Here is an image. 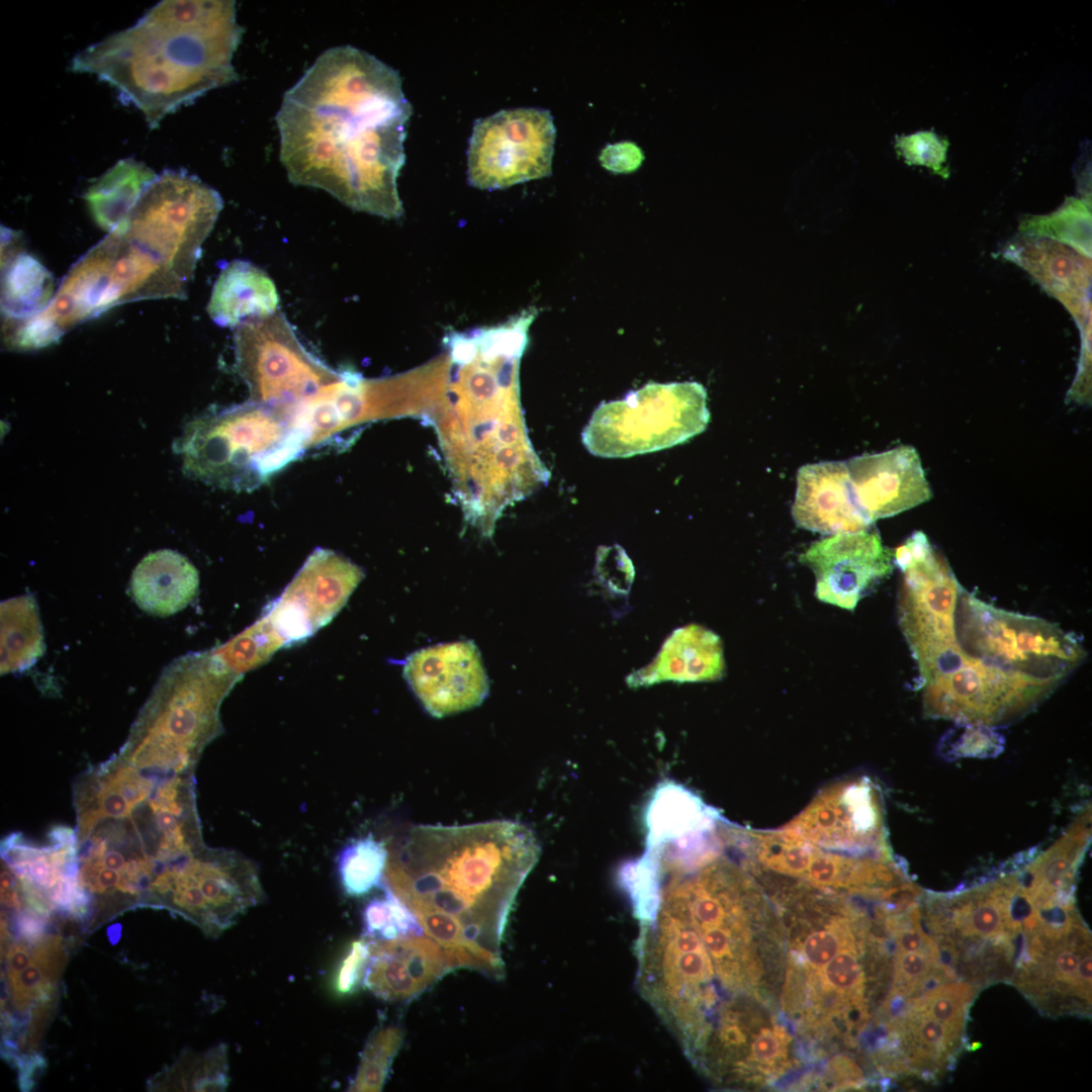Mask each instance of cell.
<instances>
[{"label": "cell", "mask_w": 1092, "mask_h": 1092, "mask_svg": "<svg viewBox=\"0 0 1092 1092\" xmlns=\"http://www.w3.org/2000/svg\"><path fill=\"white\" fill-rule=\"evenodd\" d=\"M902 573L899 624L928 717L1008 724L1044 701L1086 658L1074 633L969 593L938 553L913 560Z\"/></svg>", "instance_id": "6da1fadb"}, {"label": "cell", "mask_w": 1092, "mask_h": 1092, "mask_svg": "<svg viewBox=\"0 0 1092 1092\" xmlns=\"http://www.w3.org/2000/svg\"><path fill=\"white\" fill-rule=\"evenodd\" d=\"M412 105L398 72L352 46L321 54L288 89L275 116L288 180L346 206L395 219Z\"/></svg>", "instance_id": "7a4b0ae2"}, {"label": "cell", "mask_w": 1092, "mask_h": 1092, "mask_svg": "<svg viewBox=\"0 0 1092 1092\" xmlns=\"http://www.w3.org/2000/svg\"><path fill=\"white\" fill-rule=\"evenodd\" d=\"M383 884L444 949L453 969L499 980L510 912L540 855L521 822L412 825L389 845Z\"/></svg>", "instance_id": "3957f363"}, {"label": "cell", "mask_w": 1092, "mask_h": 1092, "mask_svg": "<svg viewBox=\"0 0 1092 1092\" xmlns=\"http://www.w3.org/2000/svg\"><path fill=\"white\" fill-rule=\"evenodd\" d=\"M527 341L508 324L449 332L422 408L437 420L465 516L484 535L506 506L548 477L520 404L519 365Z\"/></svg>", "instance_id": "277c9868"}, {"label": "cell", "mask_w": 1092, "mask_h": 1092, "mask_svg": "<svg viewBox=\"0 0 1092 1092\" xmlns=\"http://www.w3.org/2000/svg\"><path fill=\"white\" fill-rule=\"evenodd\" d=\"M244 28L233 0H164L132 26L90 44L70 70L96 76L156 128L168 114L233 84Z\"/></svg>", "instance_id": "5b68a950"}, {"label": "cell", "mask_w": 1092, "mask_h": 1092, "mask_svg": "<svg viewBox=\"0 0 1092 1092\" xmlns=\"http://www.w3.org/2000/svg\"><path fill=\"white\" fill-rule=\"evenodd\" d=\"M78 931L68 917L1 910L2 1046L21 1083H32L42 1069V1037Z\"/></svg>", "instance_id": "8992f818"}, {"label": "cell", "mask_w": 1092, "mask_h": 1092, "mask_svg": "<svg viewBox=\"0 0 1092 1092\" xmlns=\"http://www.w3.org/2000/svg\"><path fill=\"white\" fill-rule=\"evenodd\" d=\"M178 446L189 477L234 490L254 489L307 448L293 408L249 400L194 419Z\"/></svg>", "instance_id": "52a82bcc"}, {"label": "cell", "mask_w": 1092, "mask_h": 1092, "mask_svg": "<svg viewBox=\"0 0 1092 1092\" xmlns=\"http://www.w3.org/2000/svg\"><path fill=\"white\" fill-rule=\"evenodd\" d=\"M242 677L217 654L183 658L170 684L136 722L118 756L144 769L194 771L205 746L222 730L221 702Z\"/></svg>", "instance_id": "ba28073f"}, {"label": "cell", "mask_w": 1092, "mask_h": 1092, "mask_svg": "<svg viewBox=\"0 0 1092 1092\" xmlns=\"http://www.w3.org/2000/svg\"><path fill=\"white\" fill-rule=\"evenodd\" d=\"M705 388L697 382L650 383L625 399L602 403L582 432L587 450L619 458L681 444L710 421Z\"/></svg>", "instance_id": "9c48e42d"}, {"label": "cell", "mask_w": 1092, "mask_h": 1092, "mask_svg": "<svg viewBox=\"0 0 1092 1092\" xmlns=\"http://www.w3.org/2000/svg\"><path fill=\"white\" fill-rule=\"evenodd\" d=\"M223 206L220 194L184 169H167L115 229L150 249L186 285Z\"/></svg>", "instance_id": "30bf717a"}, {"label": "cell", "mask_w": 1092, "mask_h": 1092, "mask_svg": "<svg viewBox=\"0 0 1092 1092\" xmlns=\"http://www.w3.org/2000/svg\"><path fill=\"white\" fill-rule=\"evenodd\" d=\"M187 287L152 251L114 229L70 269L58 297L82 323L128 301L184 298Z\"/></svg>", "instance_id": "8fae6325"}, {"label": "cell", "mask_w": 1092, "mask_h": 1092, "mask_svg": "<svg viewBox=\"0 0 1092 1092\" xmlns=\"http://www.w3.org/2000/svg\"><path fill=\"white\" fill-rule=\"evenodd\" d=\"M236 367L249 401L292 408L338 381L336 371L302 344L282 311L251 318L235 329Z\"/></svg>", "instance_id": "7c38bea8"}, {"label": "cell", "mask_w": 1092, "mask_h": 1092, "mask_svg": "<svg viewBox=\"0 0 1092 1092\" xmlns=\"http://www.w3.org/2000/svg\"><path fill=\"white\" fill-rule=\"evenodd\" d=\"M263 899L253 860L233 849L203 845L169 872L161 909L215 937Z\"/></svg>", "instance_id": "4fadbf2b"}, {"label": "cell", "mask_w": 1092, "mask_h": 1092, "mask_svg": "<svg viewBox=\"0 0 1092 1092\" xmlns=\"http://www.w3.org/2000/svg\"><path fill=\"white\" fill-rule=\"evenodd\" d=\"M741 848L758 866L838 895L878 899L907 878L892 855H855L823 850L782 828L742 829Z\"/></svg>", "instance_id": "5bb4252c"}, {"label": "cell", "mask_w": 1092, "mask_h": 1092, "mask_svg": "<svg viewBox=\"0 0 1092 1092\" xmlns=\"http://www.w3.org/2000/svg\"><path fill=\"white\" fill-rule=\"evenodd\" d=\"M555 139L547 109H505L476 120L467 151L469 184L494 190L551 175Z\"/></svg>", "instance_id": "9a60e30c"}, {"label": "cell", "mask_w": 1092, "mask_h": 1092, "mask_svg": "<svg viewBox=\"0 0 1092 1092\" xmlns=\"http://www.w3.org/2000/svg\"><path fill=\"white\" fill-rule=\"evenodd\" d=\"M1011 981L1048 1015H1090L1091 935L1081 917L1028 933Z\"/></svg>", "instance_id": "2e32d148"}, {"label": "cell", "mask_w": 1092, "mask_h": 1092, "mask_svg": "<svg viewBox=\"0 0 1092 1092\" xmlns=\"http://www.w3.org/2000/svg\"><path fill=\"white\" fill-rule=\"evenodd\" d=\"M782 829L823 850L855 855L891 854L881 796L867 778L841 781L821 791Z\"/></svg>", "instance_id": "e0dca14e"}, {"label": "cell", "mask_w": 1092, "mask_h": 1092, "mask_svg": "<svg viewBox=\"0 0 1092 1092\" xmlns=\"http://www.w3.org/2000/svg\"><path fill=\"white\" fill-rule=\"evenodd\" d=\"M363 577L362 568L348 558L316 548L261 616L286 647L297 644L332 621Z\"/></svg>", "instance_id": "ac0fdd59"}, {"label": "cell", "mask_w": 1092, "mask_h": 1092, "mask_svg": "<svg viewBox=\"0 0 1092 1092\" xmlns=\"http://www.w3.org/2000/svg\"><path fill=\"white\" fill-rule=\"evenodd\" d=\"M799 560L815 574L816 598L853 611L879 580L891 573L892 554L878 532L835 534L809 546Z\"/></svg>", "instance_id": "d6986e66"}, {"label": "cell", "mask_w": 1092, "mask_h": 1092, "mask_svg": "<svg viewBox=\"0 0 1092 1092\" xmlns=\"http://www.w3.org/2000/svg\"><path fill=\"white\" fill-rule=\"evenodd\" d=\"M403 674L426 710L438 718L474 708L488 695L487 676L472 641L421 649L406 659Z\"/></svg>", "instance_id": "ffe728a7"}, {"label": "cell", "mask_w": 1092, "mask_h": 1092, "mask_svg": "<svg viewBox=\"0 0 1092 1092\" xmlns=\"http://www.w3.org/2000/svg\"><path fill=\"white\" fill-rule=\"evenodd\" d=\"M861 511L873 524L932 497L917 451L908 445L846 461Z\"/></svg>", "instance_id": "44dd1931"}, {"label": "cell", "mask_w": 1092, "mask_h": 1092, "mask_svg": "<svg viewBox=\"0 0 1092 1092\" xmlns=\"http://www.w3.org/2000/svg\"><path fill=\"white\" fill-rule=\"evenodd\" d=\"M453 970L442 946L429 936L370 941L364 985L384 1001L407 1002Z\"/></svg>", "instance_id": "7402d4cb"}, {"label": "cell", "mask_w": 1092, "mask_h": 1092, "mask_svg": "<svg viewBox=\"0 0 1092 1092\" xmlns=\"http://www.w3.org/2000/svg\"><path fill=\"white\" fill-rule=\"evenodd\" d=\"M792 516L798 527L821 534L854 533L872 525L857 504L844 461L799 468Z\"/></svg>", "instance_id": "603a6c76"}, {"label": "cell", "mask_w": 1092, "mask_h": 1092, "mask_svg": "<svg viewBox=\"0 0 1092 1092\" xmlns=\"http://www.w3.org/2000/svg\"><path fill=\"white\" fill-rule=\"evenodd\" d=\"M725 673L721 638L713 631L696 624L674 630L664 641L656 657L646 666L631 673L627 682L632 688L660 681L698 682L720 679Z\"/></svg>", "instance_id": "cb8c5ba5"}, {"label": "cell", "mask_w": 1092, "mask_h": 1092, "mask_svg": "<svg viewBox=\"0 0 1092 1092\" xmlns=\"http://www.w3.org/2000/svg\"><path fill=\"white\" fill-rule=\"evenodd\" d=\"M199 573L181 553L162 549L147 554L133 569L130 592L135 604L156 616H170L196 597Z\"/></svg>", "instance_id": "d4e9b609"}, {"label": "cell", "mask_w": 1092, "mask_h": 1092, "mask_svg": "<svg viewBox=\"0 0 1092 1092\" xmlns=\"http://www.w3.org/2000/svg\"><path fill=\"white\" fill-rule=\"evenodd\" d=\"M279 294L270 276L258 266L234 260L221 269L207 304L212 322L237 328L244 322L278 310Z\"/></svg>", "instance_id": "484cf974"}, {"label": "cell", "mask_w": 1092, "mask_h": 1092, "mask_svg": "<svg viewBox=\"0 0 1092 1092\" xmlns=\"http://www.w3.org/2000/svg\"><path fill=\"white\" fill-rule=\"evenodd\" d=\"M1019 262L1081 321L1087 317L1090 259L1053 241L1018 246Z\"/></svg>", "instance_id": "4316f807"}, {"label": "cell", "mask_w": 1092, "mask_h": 1092, "mask_svg": "<svg viewBox=\"0 0 1092 1092\" xmlns=\"http://www.w3.org/2000/svg\"><path fill=\"white\" fill-rule=\"evenodd\" d=\"M157 177L144 162L119 160L86 190L85 201L93 220L108 233L114 230Z\"/></svg>", "instance_id": "83f0119b"}, {"label": "cell", "mask_w": 1092, "mask_h": 1092, "mask_svg": "<svg viewBox=\"0 0 1092 1092\" xmlns=\"http://www.w3.org/2000/svg\"><path fill=\"white\" fill-rule=\"evenodd\" d=\"M55 294L53 276L35 258L24 253L4 257L1 307L5 321H23L39 314Z\"/></svg>", "instance_id": "f1b7e54d"}, {"label": "cell", "mask_w": 1092, "mask_h": 1092, "mask_svg": "<svg viewBox=\"0 0 1092 1092\" xmlns=\"http://www.w3.org/2000/svg\"><path fill=\"white\" fill-rule=\"evenodd\" d=\"M387 846L372 835L347 843L337 857L341 887L350 897H361L383 884Z\"/></svg>", "instance_id": "f546056e"}, {"label": "cell", "mask_w": 1092, "mask_h": 1092, "mask_svg": "<svg viewBox=\"0 0 1092 1092\" xmlns=\"http://www.w3.org/2000/svg\"><path fill=\"white\" fill-rule=\"evenodd\" d=\"M154 1082L160 1090H223L229 1082L226 1049L220 1044L201 1055L183 1056Z\"/></svg>", "instance_id": "4dcf8cb0"}, {"label": "cell", "mask_w": 1092, "mask_h": 1092, "mask_svg": "<svg viewBox=\"0 0 1092 1092\" xmlns=\"http://www.w3.org/2000/svg\"><path fill=\"white\" fill-rule=\"evenodd\" d=\"M404 1031L400 1025H382L374 1030L361 1054L356 1075L350 1091L378 1092L387 1079L390 1067L403 1042Z\"/></svg>", "instance_id": "1f68e13d"}, {"label": "cell", "mask_w": 1092, "mask_h": 1092, "mask_svg": "<svg viewBox=\"0 0 1092 1092\" xmlns=\"http://www.w3.org/2000/svg\"><path fill=\"white\" fill-rule=\"evenodd\" d=\"M362 924V937L370 941L424 934L416 915L386 885H383L382 896L365 905Z\"/></svg>", "instance_id": "d6a6232c"}, {"label": "cell", "mask_w": 1092, "mask_h": 1092, "mask_svg": "<svg viewBox=\"0 0 1092 1092\" xmlns=\"http://www.w3.org/2000/svg\"><path fill=\"white\" fill-rule=\"evenodd\" d=\"M282 647H286L285 642L261 616L215 654L234 671L244 674L266 663Z\"/></svg>", "instance_id": "836d02e7"}, {"label": "cell", "mask_w": 1092, "mask_h": 1092, "mask_svg": "<svg viewBox=\"0 0 1092 1092\" xmlns=\"http://www.w3.org/2000/svg\"><path fill=\"white\" fill-rule=\"evenodd\" d=\"M370 958V941L364 937L354 940L339 962L333 976V990L339 996H349L364 984Z\"/></svg>", "instance_id": "e575fe53"}, {"label": "cell", "mask_w": 1092, "mask_h": 1092, "mask_svg": "<svg viewBox=\"0 0 1092 1092\" xmlns=\"http://www.w3.org/2000/svg\"><path fill=\"white\" fill-rule=\"evenodd\" d=\"M613 555L614 547L601 551L597 560L599 580L609 592L616 595L628 594L634 576L632 563L625 552L618 549L614 566Z\"/></svg>", "instance_id": "d590c367"}, {"label": "cell", "mask_w": 1092, "mask_h": 1092, "mask_svg": "<svg viewBox=\"0 0 1092 1092\" xmlns=\"http://www.w3.org/2000/svg\"><path fill=\"white\" fill-rule=\"evenodd\" d=\"M642 150L632 142H619L606 146L599 156L602 166L614 173L636 171L644 161Z\"/></svg>", "instance_id": "8d00e7d4"}]
</instances>
